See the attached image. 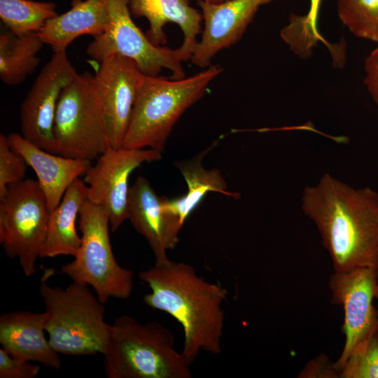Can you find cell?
<instances>
[{
  "mask_svg": "<svg viewBox=\"0 0 378 378\" xmlns=\"http://www.w3.org/2000/svg\"><path fill=\"white\" fill-rule=\"evenodd\" d=\"M77 75L66 51L53 54L20 105V127L25 139L56 154L53 127L59 99Z\"/></svg>",
  "mask_w": 378,
  "mask_h": 378,
  "instance_id": "obj_12",
  "label": "cell"
},
{
  "mask_svg": "<svg viewBox=\"0 0 378 378\" xmlns=\"http://www.w3.org/2000/svg\"><path fill=\"white\" fill-rule=\"evenodd\" d=\"M129 7L135 18H145L149 23L146 35L157 46L167 43L164 31L169 22L176 24L183 33V42L176 48L182 62L190 60L202 32V15L189 0H129Z\"/></svg>",
  "mask_w": 378,
  "mask_h": 378,
  "instance_id": "obj_17",
  "label": "cell"
},
{
  "mask_svg": "<svg viewBox=\"0 0 378 378\" xmlns=\"http://www.w3.org/2000/svg\"><path fill=\"white\" fill-rule=\"evenodd\" d=\"M172 332L158 321L129 315L111 324L104 354L108 378H190V365L174 347Z\"/></svg>",
  "mask_w": 378,
  "mask_h": 378,
  "instance_id": "obj_4",
  "label": "cell"
},
{
  "mask_svg": "<svg viewBox=\"0 0 378 378\" xmlns=\"http://www.w3.org/2000/svg\"><path fill=\"white\" fill-rule=\"evenodd\" d=\"M49 211L38 181L10 185L0 197V244L9 258H18L24 274L36 272L44 243Z\"/></svg>",
  "mask_w": 378,
  "mask_h": 378,
  "instance_id": "obj_8",
  "label": "cell"
},
{
  "mask_svg": "<svg viewBox=\"0 0 378 378\" xmlns=\"http://www.w3.org/2000/svg\"><path fill=\"white\" fill-rule=\"evenodd\" d=\"M161 152L153 149L109 148L97 158L84 175L88 200L106 212L111 232L127 219L129 178L144 162L158 161Z\"/></svg>",
  "mask_w": 378,
  "mask_h": 378,
  "instance_id": "obj_10",
  "label": "cell"
},
{
  "mask_svg": "<svg viewBox=\"0 0 378 378\" xmlns=\"http://www.w3.org/2000/svg\"><path fill=\"white\" fill-rule=\"evenodd\" d=\"M274 0H225L214 4L198 0L204 29L191 62L206 69L221 50L236 43L252 22L258 10Z\"/></svg>",
  "mask_w": 378,
  "mask_h": 378,
  "instance_id": "obj_14",
  "label": "cell"
},
{
  "mask_svg": "<svg viewBox=\"0 0 378 378\" xmlns=\"http://www.w3.org/2000/svg\"><path fill=\"white\" fill-rule=\"evenodd\" d=\"M302 209L312 220L335 272L378 270V192L354 188L326 174L304 189Z\"/></svg>",
  "mask_w": 378,
  "mask_h": 378,
  "instance_id": "obj_1",
  "label": "cell"
},
{
  "mask_svg": "<svg viewBox=\"0 0 378 378\" xmlns=\"http://www.w3.org/2000/svg\"><path fill=\"white\" fill-rule=\"evenodd\" d=\"M41 367L31 361L19 359L0 349V378H34Z\"/></svg>",
  "mask_w": 378,
  "mask_h": 378,
  "instance_id": "obj_28",
  "label": "cell"
},
{
  "mask_svg": "<svg viewBox=\"0 0 378 378\" xmlns=\"http://www.w3.org/2000/svg\"><path fill=\"white\" fill-rule=\"evenodd\" d=\"M322 0H309V8L304 15L292 14L289 22L280 32L281 37L300 57L307 58L313 48L323 41L317 22Z\"/></svg>",
  "mask_w": 378,
  "mask_h": 378,
  "instance_id": "obj_24",
  "label": "cell"
},
{
  "mask_svg": "<svg viewBox=\"0 0 378 378\" xmlns=\"http://www.w3.org/2000/svg\"><path fill=\"white\" fill-rule=\"evenodd\" d=\"M377 282L378 270L370 267L335 272L330 277L331 302L344 309L345 342L335 362L339 370L352 351L378 331V310L372 304Z\"/></svg>",
  "mask_w": 378,
  "mask_h": 378,
  "instance_id": "obj_11",
  "label": "cell"
},
{
  "mask_svg": "<svg viewBox=\"0 0 378 378\" xmlns=\"http://www.w3.org/2000/svg\"><path fill=\"white\" fill-rule=\"evenodd\" d=\"M108 25L102 35L94 38L87 54L101 62L118 55L135 62L145 75L157 76L163 69L171 72V79H181L186 74L176 49L153 43L132 18L129 0H106Z\"/></svg>",
  "mask_w": 378,
  "mask_h": 378,
  "instance_id": "obj_9",
  "label": "cell"
},
{
  "mask_svg": "<svg viewBox=\"0 0 378 378\" xmlns=\"http://www.w3.org/2000/svg\"><path fill=\"white\" fill-rule=\"evenodd\" d=\"M27 163L10 146L8 136L0 134V197L13 183L23 181Z\"/></svg>",
  "mask_w": 378,
  "mask_h": 378,
  "instance_id": "obj_27",
  "label": "cell"
},
{
  "mask_svg": "<svg viewBox=\"0 0 378 378\" xmlns=\"http://www.w3.org/2000/svg\"><path fill=\"white\" fill-rule=\"evenodd\" d=\"M10 146L34 171L45 195L49 213L62 201L69 187L90 168L91 161L67 158L45 150L22 134L8 135Z\"/></svg>",
  "mask_w": 378,
  "mask_h": 378,
  "instance_id": "obj_16",
  "label": "cell"
},
{
  "mask_svg": "<svg viewBox=\"0 0 378 378\" xmlns=\"http://www.w3.org/2000/svg\"><path fill=\"white\" fill-rule=\"evenodd\" d=\"M78 224L80 246L74 259L62 265L61 272L92 288L104 304L111 298L127 299L134 289V273L115 258L106 212L87 198L79 212Z\"/></svg>",
  "mask_w": 378,
  "mask_h": 378,
  "instance_id": "obj_6",
  "label": "cell"
},
{
  "mask_svg": "<svg viewBox=\"0 0 378 378\" xmlns=\"http://www.w3.org/2000/svg\"><path fill=\"white\" fill-rule=\"evenodd\" d=\"M302 378H340V370L326 355L309 360L299 373Z\"/></svg>",
  "mask_w": 378,
  "mask_h": 378,
  "instance_id": "obj_29",
  "label": "cell"
},
{
  "mask_svg": "<svg viewBox=\"0 0 378 378\" xmlns=\"http://www.w3.org/2000/svg\"><path fill=\"white\" fill-rule=\"evenodd\" d=\"M88 198L87 185L77 178L67 189L59 204L49 214L47 232L41 258L74 256L81 244L76 223Z\"/></svg>",
  "mask_w": 378,
  "mask_h": 378,
  "instance_id": "obj_20",
  "label": "cell"
},
{
  "mask_svg": "<svg viewBox=\"0 0 378 378\" xmlns=\"http://www.w3.org/2000/svg\"><path fill=\"white\" fill-rule=\"evenodd\" d=\"M215 145L214 144L188 161L176 163L186 180L188 191L184 195L175 199L164 197V202L167 207L183 225L209 192H217L234 198L239 197V193L227 190V183L218 169H206L202 165L203 157Z\"/></svg>",
  "mask_w": 378,
  "mask_h": 378,
  "instance_id": "obj_21",
  "label": "cell"
},
{
  "mask_svg": "<svg viewBox=\"0 0 378 378\" xmlns=\"http://www.w3.org/2000/svg\"><path fill=\"white\" fill-rule=\"evenodd\" d=\"M223 71L219 65H210L177 80L142 74L122 147L149 148L162 153L178 119L202 99Z\"/></svg>",
  "mask_w": 378,
  "mask_h": 378,
  "instance_id": "obj_3",
  "label": "cell"
},
{
  "mask_svg": "<svg viewBox=\"0 0 378 378\" xmlns=\"http://www.w3.org/2000/svg\"><path fill=\"white\" fill-rule=\"evenodd\" d=\"M375 298L377 299V302H378V282H377V288H376V291H375Z\"/></svg>",
  "mask_w": 378,
  "mask_h": 378,
  "instance_id": "obj_32",
  "label": "cell"
},
{
  "mask_svg": "<svg viewBox=\"0 0 378 378\" xmlns=\"http://www.w3.org/2000/svg\"><path fill=\"white\" fill-rule=\"evenodd\" d=\"M202 1H204L209 2V3L217 4V3L223 2V1H224L225 0H202Z\"/></svg>",
  "mask_w": 378,
  "mask_h": 378,
  "instance_id": "obj_31",
  "label": "cell"
},
{
  "mask_svg": "<svg viewBox=\"0 0 378 378\" xmlns=\"http://www.w3.org/2000/svg\"><path fill=\"white\" fill-rule=\"evenodd\" d=\"M340 371V378H378V331L352 351Z\"/></svg>",
  "mask_w": 378,
  "mask_h": 378,
  "instance_id": "obj_26",
  "label": "cell"
},
{
  "mask_svg": "<svg viewBox=\"0 0 378 378\" xmlns=\"http://www.w3.org/2000/svg\"><path fill=\"white\" fill-rule=\"evenodd\" d=\"M127 219L148 241L155 263L169 259L167 251L177 245L183 225L167 207L164 197L158 196L145 177H138L130 188Z\"/></svg>",
  "mask_w": 378,
  "mask_h": 378,
  "instance_id": "obj_15",
  "label": "cell"
},
{
  "mask_svg": "<svg viewBox=\"0 0 378 378\" xmlns=\"http://www.w3.org/2000/svg\"><path fill=\"white\" fill-rule=\"evenodd\" d=\"M53 134L56 154L67 158L92 161L111 147L94 75L78 74L64 88Z\"/></svg>",
  "mask_w": 378,
  "mask_h": 378,
  "instance_id": "obj_7",
  "label": "cell"
},
{
  "mask_svg": "<svg viewBox=\"0 0 378 378\" xmlns=\"http://www.w3.org/2000/svg\"><path fill=\"white\" fill-rule=\"evenodd\" d=\"M57 15L53 2L0 0L1 20L8 30L15 34L37 33L47 20Z\"/></svg>",
  "mask_w": 378,
  "mask_h": 378,
  "instance_id": "obj_23",
  "label": "cell"
},
{
  "mask_svg": "<svg viewBox=\"0 0 378 378\" xmlns=\"http://www.w3.org/2000/svg\"><path fill=\"white\" fill-rule=\"evenodd\" d=\"M364 68L366 74L364 83L378 105V44L366 57Z\"/></svg>",
  "mask_w": 378,
  "mask_h": 378,
  "instance_id": "obj_30",
  "label": "cell"
},
{
  "mask_svg": "<svg viewBox=\"0 0 378 378\" xmlns=\"http://www.w3.org/2000/svg\"><path fill=\"white\" fill-rule=\"evenodd\" d=\"M43 42L37 33L18 35L9 30L0 34V78L8 85L22 83L40 62Z\"/></svg>",
  "mask_w": 378,
  "mask_h": 378,
  "instance_id": "obj_22",
  "label": "cell"
},
{
  "mask_svg": "<svg viewBox=\"0 0 378 378\" xmlns=\"http://www.w3.org/2000/svg\"><path fill=\"white\" fill-rule=\"evenodd\" d=\"M108 25L106 0H73L68 11L47 20L37 34L55 53L65 52L74 40L83 35L94 38L102 35Z\"/></svg>",
  "mask_w": 378,
  "mask_h": 378,
  "instance_id": "obj_19",
  "label": "cell"
},
{
  "mask_svg": "<svg viewBox=\"0 0 378 378\" xmlns=\"http://www.w3.org/2000/svg\"><path fill=\"white\" fill-rule=\"evenodd\" d=\"M142 74L132 59L113 55L100 62L94 75L112 148L122 146Z\"/></svg>",
  "mask_w": 378,
  "mask_h": 378,
  "instance_id": "obj_13",
  "label": "cell"
},
{
  "mask_svg": "<svg viewBox=\"0 0 378 378\" xmlns=\"http://www.w3.org/2000/svg\"><path fill=\"white\" fill-rule=\"evenodd\" d=\"M45 312L15 311L0 316V344L13 357L59 370L62 360L45 336Z\"/></svg>",
  "mask_w": 378,
  "mask_h": 378,
  "instance_id": "obj_18",
  "label": "cell"
},
{
  "mask_svg": "<svg viewBox=\"0 0 378 378\" xmlns=\"http://www.w3.org/2000/svg\"><path fill=\"white\" fill-rule=\"evenodd\" d=\"M52 274V270L46 269L38 287L50 345L59 354H103L111 327L104 303L84 284L72 281L65 288L50 286L47 281Z\"/></svg>",
  "mask_w": 378,
  "mask_h": 378,
  "instance_id": "obj_5",
  "label": "cell"
},
{
  "mask_svg": "<svg viewBox=\"0 0 378 378\" xmlns=\"http://www.w3.org/2000/svg\"><path fill=\"white\" fill-rule=\"evenodd\" d=\"M139 276L150 289L144 303L169 314L181 326V353L190 365L201 351L221 353L225 288L207 281L190 264L170 259L142 270Z\"/></svg>",
  "mask_w": 378,
  "mask_h": 378,
  "instance_id": "obj_2",
  "label": "cell"
},
{
  "mask_svg": "<svg viewBox=\"0 0 378 378\" xmlns=\"http://www.w3.org/2000/svg\"><path fill=\"white\" fill-rule=\"evenodd\" d=\"M337 10L354 35L378 44V0H337Z\"/></svg>",
  "mask_w": 378,
  "mask_h": 378,
  "instance_id": "obj_25",
  "label": "cell"
}]
</instances>
